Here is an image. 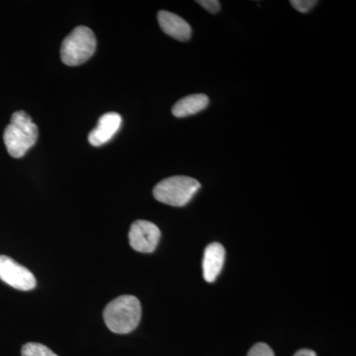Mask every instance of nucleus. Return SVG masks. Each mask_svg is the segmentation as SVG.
<instances>
[{
  "label": "nucleus",
  "mask_w": 356,
  "mask_h": 356,
  "mask_svg": "<svg viewBox=\"0 0 356 356\" xmlns=\"http://www.w3.org/2000/svg\"><path fill=\"white\" fill-rule=\"evenodd\" d=\"M208 104H209V98L207 95H201V93L188 95L175 103V106L172 107V114L177 118L191 116L202 111Z\"/></svg>",
  "instance_id": "nucleus-10"
},
{
  "label": "nucleus",
  "mask_w": 356,
  "mask_h": 356,
  "mask_svg": "<svg viewBox=\"0 0 356 356\" xmlns=\"http://www.w3.org/2000/svg\"><path fill=\"white\" fill-rule=\"evenodd\" d=\"M38 127L24 111H17L11 117L10 123L3 134L7 152L15 159L22 158L36 144Z\"/></svg>",
  "instance_id": "nucleus-2"
},
{
  "label": "nucleus",
  "mask_w": 356,
  "mask_h": 356,
  "mask_svg": "<svg viewBox=\"0 0 356 356\" xmlns=\"http://www.w3.org/2000/svg\"><path fill=\"white\" fill-rule=\"evenodd\" d=\"M142 307L138 298L124 295L110 302L103 312L105 324L115 334L133 332L140 324Z\"/></svg>",
  "instance_id": "nucleus-1"
},
{
  "label": "nucleus",
  "mask_w": 356,
  "mask_h": 356,
  "mask_svg": "<svg viewBox=\"0 0 356 356\" xmlns=\"http://www.w3.org/2000/svg\"><path fill=\"white\" fill-rule=\"evenodd\" d=\"M197 3L200 4L206 10L209 11L210 13L215 14L220 10V2L217 0H200V1H197Z\"/></svg>",
  "instance_id": "nucleus-14"
},
{
  "label": "nucleus",
  "mask_w": 356,
  "mask_h": 356,
  "mask_svg": "<svg viewBox=\"0 0 356 356\" xmlns=\"http://www.w3.org/2000/svg\"><path fill=\"white\" fill-rule=\"evenodd\" d=\"M225 254L226 252L221 243H213L206 248L203 257V275L207 282H214L221 273Z\"/></svg>",
  "instance_id": "nucleus-9"
},
{
  "label": "nucleus",
  "mask_w": 356,
  "mask_h": 356,
  "mask_svg": "<svg viewBox=\"0 0 356 356\" xmlns=\"http://www.w3.org/2000/svg\"><path fill=\"white\" fill-rule=\"evenodd\" d=\"M0 280L21 291H30L37 284L36 278L29 269L6 255H0Z\"/></svg>",
  "instance_id": "nucleus-5"
},
{
  "label": "nucleus",
  "mask_w": 356,
  "mask_h": 356,
  "mask_svg": "<svg viewBox=\"0 0 356 356\" xmlns=\"http://www.w3.org/2000/svg\"><path fill=\"white\" fill-rule=\"evenodd\" d=\"M159 24L161 30L178 41H188L191 37V27L188 23L172 13L161 10L158 14Z\"/></svg>",
  "instance_id": "nucleus-8"
},
{
  "label": "nucleus",
  "mask_w": 356,
  "mask_h": 356,
  "mask_svg": "<svg viewBox=\"0 0 356 356\" xmlns=\"http://www.w3.org/2000/svg\"><path fill=\"white\" fill-rule=\"evenodd\" d=\"M248 356H274L273 350L266 343H257L248 351Z\"/></svg>",
  "instance_id": "nucleus-12"
},
{
  "label": "nucleus",
  "mask_w": 356,
  "mask_h": 356,
  "mask_svg": "<svg viewBox=\"0 0 356 356\" xmlns=\"http://www.w3.org/2000/svg\"><path fill=\"white\" fill-rule=\"evenodd\" d=\"M294 356H317L315 351L311 350H300L295 353Z\"/></svg>",
  "instance_id": "nucleus-15"
},
{
  "label": "nucleus",
  "mask_w": 356,
  "mask_h": 356,
  "mask_svg": "<svg viewBox=\"0 0 356 356\" xmlns=\"http://www.w3.org/2000/svg\"><path fill=\"white\" fill-rule=\"evenodd\" d=\"M22 356H58L46 346L37 343H26L21 350Z\"/></svg>",
  "instance_id": "nucleus-11"
},
{
  "label": "nucleus",
  "mask_w": 356,
  "mask_h": 356,
  "mask_svg": "<svg viewBox=\"0 0 356 356\" xmlns=\"http://www.w3.org/2000/svg\"><path fill=\"white\" fill-rule=\"evenodd\" d=\"M161 240V231L154 222L146 220L134 222L129 232L131 247L136 252L149 254L158 247Z\"/></svg>",
  "instance_id": "nucleus-6"
},
{
  "label": "nucleus",
  "mask_w": 356,
  "mask_h": 356,
  "mask_svg": "<svg viewBox=\"0 0 356 356\" xmlns=\"http://www.w3.org/2000/svg\"><path fill=\"white\" fill-rule=\"evenodd\" d=\"M122 125V117L115 112L103 114L97 126L88 135V142L93 147H100L108 143Z\"/></svg>",
  "instance_id": "nucleus-7"
},
{
  "label": "nucleus",
  "mask_w": 356,
  "mask_h": 356,
  "mask_svg": "<svg viewBox=\"0 0 356 356\" xmlns=\"http://www.w3.org/2000/svg\"><path fill=\"white\" fill-rule=\"evenodd\" d=\"M95 50V33L86 26H77L63 41L60 58L65 65L76 67L92 57Z\"/></svg>",
  "instance_id": "nucleus-3"
},
{
  "label": "nucleus",
  "mask_w": 356,
  "mask_h": 356,
  "mask_svg": "<svg viewBox=\"0 0 356 356\" xmlns=\"http://www.w3.org/2000/svg\"><path fill=\"white\" fill-rule=\"evenodd\" d=\"M290 3L299 13H307L316 6L318 1H315V0H291Z\"/></svg>",
  "instance_id": "nucleus-13"
},
{
  "label": "nucleus",
  "mask_w": 356,
  "mask_h": 356,
  "mask_svg": "<svg viewBox=\"0 0 356 356\" xmlns=\"http://www.w3.org/2000/svg\"><path fill=\"white\" fill-rule=\"evenodd\" d=\"M200 184L188 177H172L161 180L154 188V197L166 205L181 207L193 198Z\"/></svg>",
  "instance_id": "nucleus-4"
}]
</instances>
